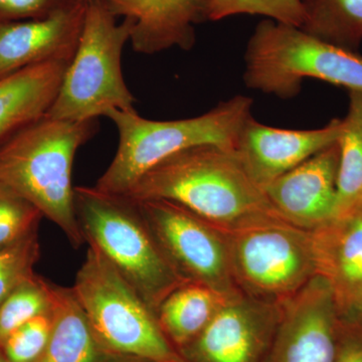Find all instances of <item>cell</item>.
<instances>
[{
    "mask_svg": "<svg viewBox=\"0 0 362 362\" xmlns=\"http://www.w3.org/2000/svg\"><path fill=\"white\" fill-rule=\"evenodd\" d=\"M135 202H175L223 233L286 221L233 150L201 145L159 162L123 194Z\"/></svg>",
    "mask_w": 362,
    "mask_h": 362,
    "instance_id": "6da1fadb",
    "label": "cell"
},
{
    "mask_svg": "<svg viewBox=\"0 0 362 362\" xmlns=\"http://www.w3.org/2000/svg\"><path fill=\"white\" fill-rule=\"evenodd\" d=\"M98 120L45 115L0 142V183L11 187L61 228L71 245L85 244L75 211L73 164L96 135Z\"/></svg>",
    "mask_w": 362,
    "mask_h": 362,
    "instance_id": "7a4b0ae2",
    "label": "cell"
},
{
    "mask_svg": "<svg viewBox=\"0 0 362 362\" xmlns=\"http://www.w3.org/2000/svg\"><path fill=\"white\" fill-rule=\"evenodd\" d=\"M252 107L251 98L238 95L202 115L180 120H149L136 110L110 112L106 117L118 131V148L94 187L123 195L153 166L182 150L201 145L233 150Z\"/></svg>",
    "mask_w": 362,
    "mask_h": 362,
    "instance_id": "3957f363",
    "label": "cell"
},
{
    "mask_svg": "<svg viewBox=\"0 0 362 362\" xmlns=\"http://www.w3.org/2000/svg\"><path fill=\"white\" fill-rule=\"evenodd\" d=\"M74 202L85 243L103 255L152 310L187 283L169 265L136 202L95 187H76Z\"/></svg>",
    "mask_w": 362,
    "mask_h": 362,
    "instance_id": "277c9868",
    "label": "cell"
},
{
    "mask_svg": "<svg viewBox=\"0 0 362 362\" xmlns=\"http://www.w3.org/2000/svg\"><path fill=\"white\" fill-rule=\"evenodd\" d=\"M132 30L129 18L118 23L100 0H87L80 42L47 116L87 121L114 110H135V98L124 81L121 63Z\"/></svg>",
    "mask_w": 362,
    "mask_h": 362,
    "instance_id": "5b68a950",
    "label": "cell"
},
{
    "mask_svg": "<svg viewBox=\"0 0 362 362\" xmlns=\"http://www.w3.org/2000/svg\"><path fill=\"white\" fill-rule=\"evenodd\" d=\"M305 78L362 90V57L298 26L269 18L261 21L245 52L247 87L291 99L299 94Z\"/></svg>",
    "mask_w": 362,
    "mask_h": 362,
    "instance_id": "8992f818",
    "label": "cell"
},
{
    "mask_svg": "<svg viewBox=\"0 0 362 362\" xmlns=\"http://www.w3.org/2000/svg\"><path fill=\"white\" fill-rule=\"evenodd\" d=\"M71 289L98 341L112 356L185 362L156 312L95 247L89 246Z\"/></svg>",
    "mask_w": 362,
    "mask_h": 362,
    "instance_id": "52a82bcc",
    "label": "cell"
},
{
    "mask_svg": "<svg viewBox=\"0 0 362 362\" xmlns=\"http://www.w3.org/2000/svg\"><path fill=\"white\" fill-rule=\"evenodd\" d=\"M226 235L235 284L247 296L282 305L316 276L310 230L274 221Z\"/></svg>",
    "mask_w": 362,
    "mask_h": 362,
    "instance_id": "ba28073f",
    "label": "cell"
},
{
    "mask_svg": "<svg viewBox=\"0 0 362 362\" xmlns=\"http://www.w3.org/2000/svg\"><path fill=\"white\" fill-rule=\"evenodd\" d=\"M136 204L157 246L183 281L226 296L240 293L226 233L175 202L151 199Z\"/></svg>",
    "mask_w": 362,
    "mask_h": 362,
    "instance_id": "9c48e42d",
    "label": "cell"
},
{
    "mask_svg": "<svg viewBox=\"0 0 362 362\" xmlns=\"http://www.w3.org/2000/svg\"><path fill=\"white\" fill-rule=\"evenodd\" d=\"M282 308L233 295L201 334L178 350L185 362H267Z\"/></svg>",
    "mask_w": 362,
    "mask_h": 362,
    "instance_id": "30bf717a",
    "label": "cell"
},
{
    "mask_svg": "<svg viewBox=\"0 0 362 362\" xmlns=\"http://www.w3.org/2000/svg\"><path fill=\"white\" fill-rule=\"evenodd\" d=\"M280 324L267 362H333L339 315L328 283L315 276L281 305Z\"/></svg>",
    "mask_w": 362,
    "mask_h": 362,
    "instance_id": "8fae6325",
    "label": "cell"
},
{
    "mask_svg": "<svg viewBox=\"0 0 362 362\" xmlns=\"http://www.w3.org/2000/svg\"><path fill=\"white\" fill-rule=\"evenodd\" d=\"M341 130L342 119H333L319 129L288 130L264 125L251 115L240 131L233 152L264 190L272 181L337 143Z\"/></svg>",
    "mask_w": 362,
    "mask_h": 362,
    "instance_id": "7c38bea8",
    "label": "cell"
},
{
    "mask_svg": "<svg viewBox=\"0 0 362 362\" xmlns=\"http://www.w3.org/2000/svg\"><path fill=\"white\" fill-rule=\"evenodd\" d=\"M87 0L42 18L0 23V78L51 61L70 62L84 26Z\"/></svg>",
    "mask_w": 362,
    "mask_h": 362,
    "instance_id": "4fadbf2b",
    "label": "cell"
},
{
    "mask_svg": "<svg viewBox=\"0 0 362 362\" xmlns=\"http://www.w3.org/2000/svg\"><path fill=\"white\" fill-rule=\"evenodd\" d=\"M339 154L337 142L264 188L272 206L290 225L312 230L332 218Z\"/></svg>",
    "mask_w": 362,
    "mask_h": 362,
    "instance_id": "5bb4252c",
    "label": "cell"
},
{
    "mask_svg": "<svg viewBox=\"0 0 362 362\" xmlns=\"http://www.w3.org/2000/svg\"><path fill=\"white\" fill-rule=\"evenodd\" d=\"M116 18L133 21L130 42L136 52L154 54L194 47L195 25L209 21V0H100Z\"/></svg>",
    "mask_w": 362,
    "mask_h": 362,
    "instance_id": "9a60e30c",
    "label": "cell"
},
{
    "mask_svg": "<svg viewBox=\"0 0 362 362\" xmlns=\"http://www.w3.org/2000/svg\"><path fill=\"white\" fill-rule=\"evenodd\" d=\"M310 233L316 275L328 283L342 308L362 291V209Z\"/></svg>",
    "mask_w": 362,
    "mask_h": 362,
    "instance_id": "2e32d148",
    "label": "cell"
},
{
    "mask_svg": "<svg viewBox=\"0 0 362 362\" xmlns=\"http://www.w3.org/2000/svg\"><path fill=\"white\" fill-rule=\"evenodd\" d=\"M69 64L45 62L0 78V142L47 115Z\"/></svg>",
    "mask_w": 362,
    "mask_h": 362,
    "instance_id": "e0dca14e",
    "label": "cell"
},
{
    "mask_svg": "<svg viewBox=\"0 0 362 362\" xmlns=\"http://www.w3.org/2000/svg\"><path fill=\"white\" fill-rule=\"evenodd\" d=\"M51 337L37 362H107L115 356L98 341L71 288L52 284Z\"/></svg>",
    "mask_w": 362,
    "mask_h": 362,
    "instance_id": "ac0fdd59",
    "label": "cell"
},
{
    "mask_svg": "<svg viewBox=\"0 0 362 362\" xmlns=\"http://www.w3.org/2000/svg\"><path fill=\"white\" fill-rule=\"evenodd\" d=\"M230 297L204 285L185 283L159 305L157 320L171 344L180 350L201 334Z\"/></svg>",
    "mask_w": 362,
    "mask_h": 362,
    "instance_id": "d6986e66",
    "label": "cell"
},
{
    "mask_svg": "<svg viewBox=\"0 0 362 362\" xmlns=\"http://www.w3.org/2000/svg\"><path fill=\"white\" fill-rule=\"evenodd\" d=\"M338 145L339 166L332 218H345L362 209V90H349V111L342 119Z\"/></svg>",
    "mask_w": 362,
    "mask_h": 362,
    "instance_id": "ffe728a7",
    "label": "cell"
},
{
    "mask_svg": "<svg viewBox=\"0 0 362 362\" xmlns=\"http://www.w3.org/2000/svg\"><path fill=\"white\" fill-rule=\"evenodd\" d=\"M302 30L318 39L357 52L362 42V0H301Z\"/></svg>",
    "mask_w": 362,
    "mask_h": 362,
    "instance_id": "44dd1931",
    "label": "cell"
},
{
    "mask_svg": "<svg viewBox=\"0 0 362 362\" xmlns=\"http://www.w3.org/2000/svg\"><path fill=\"white\" fill-rule=\"evenodd\" d=\"M51 311L52 283L35 274L0 305V345L16 328Z\"/></svg>",
    "mask_w": 362,
    "mask_h": 362,
    "instance_id": "7402d4cb",
    "label": "cell"
},
{
    "mask_svg": "<svg viewBox=\"0 0 362 362\" xmlns=\"http://www.w3.org/2000/svg\"><path fill=\"white\" fill-rule=\"evenodd\" d=\"M238 14L264 16L269 20L302 28L305 13L301 0H209V21Z\"/></svg>",
    "mask_w": 362,
    "mask_h": 362,
    "instance_id": "603a6c76",
    "label": "cell"
},
{
    "mask_svg": "<svg viewBox=\"0 0 362 362\" xmlns=\"http://www.w3.org/2000/svg\"><path fill=\"white\" fill-rule=\"evenodd\" d=\"M40 256L37 230L0 250V305L16 288L35 275L33 267Z\"/></svg>",
    "mask_w": 362,
    "mask_h": 362,
    "instance_id": "cb8c5ba5",
    "label": "cell"
},
{
    "mask_svg": "<svg viewBox=\"0 0 362 362\" xmlns=\"http://www.w3.org/2000/svg\"><path fill=\"white\" fill-rule=\"evenodd\" d=\"M42 218L32 202L0 183V250L37 230Z\"/></svg>",
    "mask_w": 362,
    "mask_h": 362,
    "instance_id": "d4e9b609",
    "label": "cell"
},
{
    "mask_svg": "<svg viewBox=\"0 0 362 362\" xmlns=\"http://www.w3.org/2000/svg\"><path fill=\"white\" fill-rule=\"evenodd\" d=\"M52 328V311L30 319L2 343L8 362H37L44 354Z\"/></svg>",
    "mask_w": 362,
    "mask_h": 362,
    "instance_id": "484cf974",
    "label": "cell"
},
{
    "mask_svg": "<svg viewBox=\"0 0 362 362\" xmlns=\"http://www.w3.org/2000/svg\"><path fill=\"white\" fill-rule=\"evenodd\" d=\"M75 0H0V23L42 18Z\"/></svg>",
    "mask_w": 362,
    "mask_h": 362,
    "instance_id": "4316f807",
    "label": "cell"
},
{
    "mask_svg": "<svg viewBox=\"0 0 362 362\" xmlns=\"http://www.w3.org/2000/svg\"><path fill=\"white\" fill-rule=\"evenodd\" d=\"M333 362H362V330L340 318Z\"/></svg>",
    "mask_w": 362,
    "mask_h": 362,
    "instance_id": "83f0119b",
    "label": "cell"
},
{
    "mask_svg": "<svg viewBox=\"0 0 362 362\" xmlns=\"http://www.w3.org/2000/svg\"><path fill=\"white\" fill-rule=\"evenodd\" d=\"M338 315L343 321L354 324L362 330V291L359 292L349 303L338 309Z\"/></svg>",
    "mask_w": 362,
    "mask_h": 362,
    "instance_id": "f1b7e54d",
    "label": "cell"
},
{
    "mask_svg": "<svg viewBox=\"0 0 362 362\" xmlns=\"http://www.w3.org/2000/svg\"><path fill=\"white\" fill-rule=\"evenodd\" d=\"M107 362H147L141 359L133 358V357L114 356L110 361Z\"/></svg>",
    "mask_w": 362,
    "mask_h": 362,
    "instance_id": "f546056e",
    "label": "cell"
},
{
    "mask_svg": "<svg viewBox=\"0 0 362 362\" xmlns=\"http://www.w3.org/2000/svg\"><path fill=\"white\" fill-rule=\"evenodd\" d=\"M0 362H8L6 354H4V349H2L1 345H0Z\"/></svg>",
    "mask_w": 362,
    "mask_h": 362,
    "instance_id": "4dcf8cb0",
    "label": "cell"
}]
</instances>
